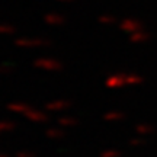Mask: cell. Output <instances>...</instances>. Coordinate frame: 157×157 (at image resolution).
I'll return each mask as SVG.
<instances>
[{
	"mask_svg": "<svg viewBox=\"0 0 157 157\" xmlns=\"http://www.w3.org/2000/svg\"><path fill=\"white\" fill-rule=\"evenodd\" d=\"M34 67L45 71H60L63 68V63L51 57H39L34 60Z\"/></svg>",
	"mask_w": 157,
	"mask_h": 157,
	"instance_id": "obj_1",
	"label": "cell"
},
{
	"mask_svg": "<svg viewBox=\"0 0 157 157\" xmlns=\"http://www.w3.org/2000/svg\"><path fill=\"white\" fill-rule=\"evenodd\" d=\"M15 45L21 48H38V47H50L51 41L47 38H17L15 41Z\"/></svg>",
	"mask_w": 157,
	"mask_h": 157,
	"instance_id": "obj_2",
	"label": "cell"
},
{
	"mask_svg": "<svg viewBox=\"0 0 157 157\" xmlns=\"http://www.w3.org/2000/svg\"><path fill=\"white\" fill-rule=\"evenodd\" d=\"M127 84V73H115L106 78V86L109 89H119Z\"/></svg>",
	"mask_w": 157,
	"mask_h": 157,
	"instance_id": "obj_3",
	"label": "cell"
},
{
	"mask_svg": "<svg viewBox=\"0 0 157 157\" xmlns=\"http://www.w3.org/2000/svg\"><path fill=\"white\" fill-rule=\"evenodd\" d=\"M44 22L47 25H51V26H60L66 22V17L58 12H48L44 16Z\"/></svg>",
	"mask_w": 157,
	"mask_h": 157,
	"instance_id": "obj_4",
	"label": "cell"
},
{
	"mask_svg": "<svg viewBox=\"0 0 157 157\" xmlns=\"http://www.w3.org/2000/svg\"><path fill=\"white\" fill-rule=\"evenodd\" d=\"M25 117L28 118L29 121H32V122H47V121H48L47 113L41 112V111L35 109V108H31L28 112L25 113Z\"/></svg>",
	"mask_w": 157,
	"mask_h": 157,
	"instance_id": "obj_5",
	"label": "cell"
},
{
	"mask_svg": "<svg viewBox=\"0 0 157 157\" xmlns=\"http://www.w3.org/2000/svg\"><path fill=\"white\" fill-rule=\"evenodd\" d=\"M70 106V102L68 101H64V99H57V101H52V102H48L45 108L48 111H52V112H58V111H64Z\"/></svg>",
	"mask_w": 157,
	"mask_h": 157,
	"instance_id": "obj_6",
	"label": "cell"
},
{
	"mask_svg": "<svg viewBox=\"0 0 157 157\" xmlns=\"http://www.w3.org/2000/svg\"><path fill=\"white\" fill-rule=\"evenodd\" d=\"M121 29H124L125 32L134 34V32H138L140 23L137 22V21H134V19H124L122 22H121Z\"/></svg>",
	"mask_w": 157,
	"mask_h": 157,
	"instance_id": "obj_7",
	"label": "cell"
},
{
	"mask_svg": "<svg viewBox=\"0 0 157 157\" xmlns=\"http://www.w3.org/2000/svg\"><path fill=\"white\" fill-rule=\"evenodd\" d=\"M31 108H32L31 105H28V103H21V102H17V103L16 102H13V103H9V105H7V109H9L10 112L22 113V115H25Z\"/></svg>",
	"mask_w": 157,
	"mask_h": 157,
	"instance_id": "obj_8",
	"label": "cell"
},
{
	"mask_svg": "<svg viewBox=\"0 0 157 157\" xmlns=\"http://www.w3.org/2000/svg\"><path fill=\"white\" fill-rule=\"evenodd\" d=\"M45 135L51 138V140H58V138H63L64 137V131L61 128H47L45 131Z\"/></svg>",
	"mask_w": 157,
	"mask_h": 157,
	"instance_id": "obj_9",
	"label": "cell"
},
{
	"mask_svg": "<svg viewBox=\"0 0 157 157\" xmlns=\"http://www.w3.org/2000/svg\"><path fill=\"white\" fill-rule=\"evenodd\" d=\"M76 124H77V119L73 117H60L58 118V125H60V127H64V128L73 127Z\"/></svg>",
	"mask_w": 157,
	"mask_h": 157,
	"instance_id": "obj_10",
	"label": "cell"
},
{
	"mask_svg": "<svg viewBox=\"0 0 157 157\" xmlns=\"http://www.w3.org/2000/svg\"><path fill=\"white\" fill-rule=\"evenodd\" d=\"M105 121H121V119H124L125 118V115H124L122 112H118V111H112V112H108L105 113Z\"/></svg>",
	"mask_w": 157,
	"mask_h": 157,
	"instance_id": "obj_11",
	"label": "cell"
},
{
	"mask_svg": "<svg viewBox=\"0 0 157 157\" xmlns=\"http://www.w3.org/2000/svg\"><path fill=\"white\" fill-rule=\"evenodd\" d=\"M15 34V26L10 23L2 22L0 23V35H13Z\"/></svg>",
	"mask_w": 157,
	"mask_h": 157,
	"instance_id": "obj_12",
	"label": "cell"
},
{
	"mask_svg": "<svg viewBox=\"0 0 157 157\" xmlns=\"http://www.w3.org/2000/svg\"><path fill=\"white\" fill-rule=\"evenodd\" d=\"M98 21L102 25H112V23H115V17L111 16V15H101Z\"/></svg>",
	"mask_w": 157,
	"mask_h": 157,
	"instance_id": "obj_13",
	"label": "cell"
},
{
	"mask_svg": "<svg viewBox=\"0 0 157 157\" xmlns=\"http://www.w3.org/2000/svg\"><path fill=\"white\" fill-rule=\"evenodd\" d=\"M15 128V124L12 121H0V132H5V131H12Z\"/></svg>",
	"mask_w": 157,
	"mask_h": 157,
	"instance_id": "obj_14",
	"label": "cell"
},
{
	"mask_svg": "<svg viewBox=\"0 0 157 157\" xmlns=\"http://www.w3.org/2000/svg\"><path fill=\"white\" fill-rule=\"evenodd\" d=\"M135 129H137L138 134H148V132L153 131V127L151 125H146V124H140V125L135 127Z\"/></svg>",
	"mask_w": 157,
	"mask_h": 157,
	"instance_id": "obj_15",
	"label": "cell"
},
{
	"mask_svg": "<svg viewBox=\"0 0 157 157\" xmlns=\"http://www.w3.org/2000/svg\"><path fill=\"white\" fill-rule=\"evenodd\" d=\"M119 156H121V151H118V150H105L101 154V157H119Z\"/></svg>",
	"mask_w": 157,
	"mask_h": 157,
	"instance_id": "obj_16",
	"label": "cell"
},
{
	"mask_svg": "<svg viewBox=\"0 0 157 157\" xmlns=\"http://www.w3.org/2000/svg\"><path fill=\"white\" fill-rule=\"evenodd\" d=\"M146 39V35L141 34V32H134L132 36H131V41L132 42H140V41H144Z\"/></svg>",
	"mask_w": 157,
	"mask_h": 157,
	"instance_id": "obj_17",
	"label": "cell"
},
{
	"mask_svg": "<svg viewBox=\"0 0 157 157\" xmlns=\"http://www.w3.org/2000/svg\"><path fill=\"white\" fill-rule=\"evenodd\" d=\"M13 67H12L10 64H0V74H7L10 73Z\"/></svg>",
	"mask_w": 157,
	"mask_h": 157,
	"instance_id": "obj_18",
	"label": "cell"
},
{
	"mask_svg": "<svg viewBox=\"0 0 157 157\" xmlns=\"http://www.w3.org/2000/svg\"><path fill=\"white\" fill-rule=\"evenodd\" d=\"M16 157H35V153L28 151V150H23V151L16 153Z\"/></svg>",
	"mask_w": 157,
	"mask_h": 157,
	"instance_id": "obj_19",
	"label": "cell"
},
{
	"mask_svg": "<svg viewBox=\"0 0 157 157\" xmlns=\"http://www.w3.org/2000/svg\"><path fill=\"white\" fill-rule=\"evenodd\" d=\"M143 143H144V140H141V138H132V140L129 141L131 146H140V144H143Z\"/></svg>",
	"mask_w": 157,
	"mask_h": 157,
	"instance_id": "obj_20",
	"label": "cell"
},
{
	"mask_svg": "<svg viewBox=\"0 0 157 157\" xmlns=\"http://www.w3.org/2000/svg\"><path fill=\"white\" fill-rule=\"evenodd\" d=\"M57 2H63V3H70V2H73V0H57Z\"/></svg>",
	"mask_w": 157,
	"mask_h": 157,
	"instance_id": "obj_21",
	"label": "cell"
},
{
	"mask_svg": "<svg viewBox=\"0 0 157 157\" xmlns=\"http://www.w3.org/2000/svg\"><path fill=\"white\" fill-rule=\"evenodd\" d=\"M0 157H7V156H6V154H2V153H0Z\"/></svg>",
	"mask_w": 157,
	"mask_h": 157,
	"instance_id": "obj_22",
	"label": "cell"
}]
</instances>
